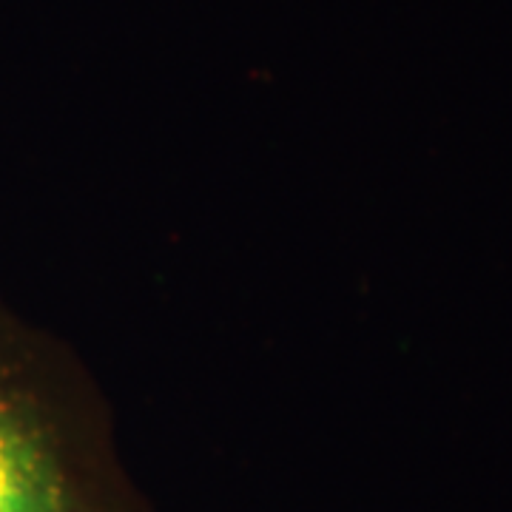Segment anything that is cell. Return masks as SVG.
<instances>
[{"mask_svg": "<svg viewBox=\"0 0 512 512\" xmlns=\"http://www.w3.org/2000/svg\"><path fill=\"white\" fill-rule=\"evenodd\" d=\"M0 512H157L74 353L0 296Z\"/></svg>", "mask_w": 512, "mask_h": 512, "instance_id": "6da1fadb", "label": "cell"}]
</instances>
